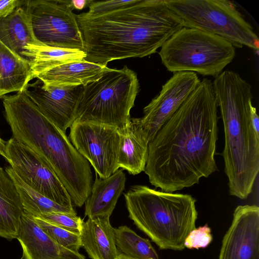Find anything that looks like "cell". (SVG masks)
<instances>
[{
  "label": "cell",
  "mask_w": 259,
  "mask_h": 259,
  "mask_svg": "<svg viewBox=\"0 0 259 259\" xmlns=\"http://www.w3.org/2000/svg\"><path fill=\"white\" fill-rule=\"evenodd\" d=\"M218 107L212 82L204 78L149 143L144 171L152 185L174 192L218 169Z\"/></svg>",
  "instance_id": "6da1fadb"
},
{
  "label": "cell",
  "mask_w": 259,
  "mask_h": 259,
  "mask_svg": "<svg viewBox=\"0 0 259 259\" xmlns=\"http://www.w3.org/2000/svg\"><path fill=\"white\" fill-rule=\"evenodd\" d=\"M87 61L107 66L115 60L142 58L156 52L184 27L165 0H139L102 15H76Z\"/></svg>",
  "instance_id": "7a4b0ae2"
},
{
  "label": "cell",
  "mask_w": 259,
  "mask_h": 259,
  "mask_svg": "<svg viewBox=\"0 0 259 259\" xmlns=\"http://www.w3.org/2000/svg\"><path fill=\"white\" fill-rule=\"evenodd\" d=\"M13 138L34 151L56 175L72 202L81 207L90 196L93 174L88 161L66 134L47 118L25 94L2 97Z\"/></svg>",
  "instance_id": "3957f363"
},
{
  "label": "cell",
  "mask_w": 259,
  "mask_h": 259,
  "mask_svg": "<svg viewBox=\"0 0 259 259\" xmlns=\"http://www.w3.org/2000/svg\"><path fill=\"white\" fill-rule=\"evenodd\" d=\"M224 134L222 155L230 194L247 198L259 171V136L250 118L251 85L237 72L225 70L212 82Z\"/></svg>",
  "instance_id": "277c9868"
},
{
  "label": "cell",
  "mask_w": 259,
  "mask_h": 259,
  "mask_svg": "<svg viewBox=\"0 0 259 259\" xmlns=\"http://www.w3.org/2000/svg\"><path fill=\"white\" fill-rule=\"evenodd\" d=\"M129 218L161 249L182 250L197 219L191 195L134 185L124 194Z\"/></svg>",
  "instance_id": "5b68a950"
},
{
  "label": "cell",
  "mask_w": 259,
  "mask_h": 259,
  "mask_svg": "<svg viewBox=\"0 0 259 259\" xmlns=\"http://www.w3.org/2000/svg\"><path fill=\"white\" fill-rule=\"evenodd\" d=\"M139 87L136 73L126 66L107 67L99 79L83 87L74 121L124 127L131 118Z\"/></svg>",
  "instance_id": "8992f818"
},
{
  "label": "cell",
  "mask_w": 259,
  "mask_h": 259,
  "mask_svg": "<svg viewBox=\"0 0 259 259\" xmlns=\"http://www.w3.org/2000/svg\"><path fill=\"white\" fill-rule=\"evenodd\" d=\"M228 40L199 29L184 27L161 47V62L171 72L189 71L215 78L235 56Z\"/></svg>",
  "instance_id": "52a82bcc"
},
{
  "label": "cell",
  "mask_w": 259,
  "mask_h": 259,
  "mask_svg": "<svg viewBox=\"0 0 259 259\" xmlns=\"http://www.w3.org/2000/svg\"><path fill=\"white\" fill-rule=\"evenodd\" d=\"M183 21L184 27L204 31L243 46L258 53L259 38L253 27L232 2L226 0H165Z\"/></svg>",
  "instance_id": "ba28073f"
},
{
  "label": "cell",
  "mask_w": 259,
  "mask_h": 259,
  "mask_svg": "<svg viewBox=\"0 0 259 259\" xmlns=\"http://www.w3.org/2000/svg\"><path fill=\"white\" fill-rule=\"evenodd\" d=\"M29 13L33 32L42 45L84 52L76 15L66 1H23Z\"/></svg>",
  "instance_id": "9c48e42d"
},
{
  "label": "cell",
  "mask_w": 259,
  "mask_h": 259,
  "mask_svg": "<svg viewBox=\"0 0 259 259\" xmlns=\"http://www.w3.org/2000/svg\"><path fill=\"white\" fill-rule=\"evenodd\" d=\"M69 139L77 151L93 167L96 175L106 179L119 169V134L116 127L74 121Z\"/></svg>",
  "instance_id": "30bf717a"
},
{
  "label": "cell",
  "mask_w": 259,
  "mask_h": 259,
  "mask_svg": "<svg viewBox=\"0 0 259 259\" xmlns=\"http://www.w3.org/2000/svg\"><path fill=\"white\" fill-rule=\"evenodd\" d=\"M6 152L7 161L22 181L53 201L73 208L62 182L34 151L12 137L6 142Z\"/></svg>",
  "instance_id": "8fae6325"
},
{
  "label": "cell",
  "mask_w": 259,
  "mask_h": 259,
  "mask_svg": "<svg viewBox=\"0 0 259 259\" xmlns=\"http://www.w3.org/2000/svg\"><path fill=\"white\" fill-rule=\"evenodd\" d=\"M197 74L189 71L174 73L162 86L159 94L144 107V116L131 118L149 142L173 115L199 83Z\"/></svg>",
  "instance_id": "7c38bea8"
},
{
  "label": "cell",
  "mask_w": 259,
  "mask_h": 259,
  "mask_svg": "<svg viewBox=\"0 0 259 259\" xmlns=\"http://www.w3.org/2000/svg\"><path fill=\"white\" fill-rule=\"evenodd\" d=\"M83 87L40 85L38 80L28 83L23 91L42 114L65 133L76 119Z\"/></svg>",
  "instance_id": "4fadbf2b"
},
{
  "label": "cell",
  "mask_w": 259,
  "mask_h": 259,
  "mask_svg": "<svg viewBox=\"0 0 259 259\" xmlns=\"http://www.w3.org/2000/svg\"><path fill=\"white\" fill-rule=\"evenodd\" d=\"M219 259H259V207L237 206L223 237Z\"/></svg>",
  "instance_id": "5bb4252c"
},
{
  "label": "cell",
  "mask_w": 259,
  "mask_h": 259,
  "mask_svg": "<svg viewBox=\"0 0 259 259\" xmlns=\"http://www.w3.org/2000/svg\"><path fill=\"white\" fill-rule=\"evenodd\" d=\"M24 259H85L79 252L65 248L54 241L33 217L24 213L16 238Z\"/></svg>",
  "instance_id": "9a60e30c"
},
{
  "label": "cell",
  "mask_w": 259,
  "mask_h": 259,
  "mask_svg": "<svg viewBox=\"0 0 259 259\" xmlns=\"http://www.w3.org/2000/svg\"><path fill=\"white\" fill-rule=\"evenodd\" d=\"M109 217L89 218L80 234L82 247L92 259H118L115 229Z\"/></svg>",
  "instance_id": "2e32d148"
},
{
  "label": "cell",
  "mask_w": 259,
  "mask_h": 259,
  "mask_svg": "<svg viewBox=\"0 0 259 259\" xmlns=\"http://www.w3.org/2000/svg\"><path fill=\"white\" fill-rule=\"evenodd\" d=\"M96 176L91 193L84 203V215L88 218L110 217L124 189L125 175L122 169H118L106 179Z\"/></svg>",
  "instance_id": "e0dca14e"
},
{
  "label": "cell",
  "mask_w": 259,
  "mask_h": 259,
  "mask_svg": "<svg viewBox=\"0 0 259 259\" xmlns=\"http://www.w3.org/2000/svg\"><path fill=\"white\" fill-rule=\"evenodd\" d=\"M107 67L83 60L58 66L35 77L45 85L84 87L99 79Z\"/></svg>",
  "instance_id": "ac0fdd59"
},
{
  "label": "cell",
  "mask_w": 259,
  "mask_h": 259,
  "mask_svg": "<svg viewBox=\"0 0 259 259\" xmlns=\"http://www.w3.org/2000/svg\"><path fill=\"white\" fill-rule=\"evenodd\" d=\"M120 139L118 166L136 175L144 171L148 154V141L141 130L131 119L118 128Z\"/></svg>",
  "instance_id": "d6986e66"
},
{
  "label": "cell",
  "mask_w": 259,
  "mask_h": 259,
  "mask_svg": "<svg viewBox=\"0 0 259 259\" xmlns=\"http://www.w3.org/2000/svg\"><path fill=\"white\" fill-rule=\"evenodd\" d=\"M0 40L25 60L23 53L25 46L28 44L41 45L35 37L31 16L23 5V1L22 5L11 14L0 19Z\"/></svg>",
  "instance_id": "ffe728a7"
},
{
  "label": "cell",
  "mask_w": 259,
  "mask_h": 259,
  "mask_svg": "<svg viewBox=\"0 0 259 259\" xmlns=\"http://www.w3.org/2000/svg\"><path fill=\"white\" fill-rule=\"evenodd\" d=\"M24 213L14 181L0 166V236L8 239L16 238Z\"/></svg>",
  "instance_id": "44dd1931"
},
{
  "label": "cell",
  "mask_w": 259,
  "mask_h": 259,
  "mask_svg": "<svg viewBox=\"0 0 259 259\" xmlns=\"http://www.w3.org/2000/svg\"><path fill=\"white\" fill-rule=\"evenodd\" d=\"M32 78L30 63L0 40V98L11 92L23 91Z\"/></svg>",
  "instance_id": "7402d4cb"
},
{
  "label": "cell",
  "mask_w": 259,
  "mask_h": 259,
  "mask_svg": "<svg viewBox=\"0 0 259 259\" xmlns=\"http://www.w3.org/2000/svg\"><path fill=\"white\" fill-rule=\"evenodd\" d=\"M23 56L30 63L32 78L58 66L84 60L85 53L77 50L28 44L24 47Z\"/></svg>",
  "instance_id": "603a6c76"
},
{
  "label": "cell",
  "mask_w": 259,
  "mask_h": 259,
  "mask_svg": "<svg viewBox=\"0 0 259 259\" xmlns=\"http://www.w3.org/2000/svg\"><path fill=\"white\" fill-rule=\"evenodd\" d=\"M5 170L15 184L25 213L34 218L51 212L76 214L73 208L61 205L30 187L16 175L11 166H7Z\"/></svg>",
  "instance_id": "cb8c5ba5"
},
{
  "label": "cell",
  "mask_w": 259,
  "mask_h": 259,
  "mask_svg": "<svg viewBox=\"0 0 259 259\" xmlns=\"http://www.w3.org/2000/svg\"><path fill=\"white\" fill-rule=\"evenodd\" d=\"M116 245L120 254L135 259H158L150 241L130 228L121 226L115 229Z\"/></svg>",
  "instance_id": "d4e9b609"
},
{
  "label": "cell",
  "mask_w": 259,
  "mask_h": 259,
  "mask_svg": "<svg viewBox=\"0 0 259 259\" xmlns=\"http://www.w3.org/2000/svg\"><path fill=\"white\" fill-rule=\"evenodd\" d=\"M34 219L41 229L57 243L69 250L78 252L81 247L79 235L53 225L41 219Z\"/></svg>",
  "instance_id": "484cf974"
},
{
  "label": "cell",
  "mask_w": 259,
  "mask_h": 259,
  "mask_svg": "<svg viewBox=\"0 0 259 259\" xmlns=\"http://www.w3.org/2000/svg\"><path fill=\"white\" fill-rule=\"evenodd\" d=\"M72 233L80 234L83 220L76 214L51 212L37 218Z\"/></svg>",
  "instance_id": "4316f807"
},
{
  "label": "cell",
  "mask_w": 259,
  "mask_h": 259,
  "mask_svg": "<svg viewBox=\"0 0 259 259\" xmlns=\"http://www.w3.org/2000/svg\"><path fill=\"white\" fill-rule=\"evenodd\" d=\"M139 0L92 1L89 6V11L85 14L89 16H98L125 8L135 4Z\"/></svg>",
  "instance_id": "83f0119b"
},
{
  "label": "cell",
  "mask_w": 259,
  "mask_h": 259,
  "mask_svg": "<svg viewBox=\"0 0 259 259\" xmlns=\"http://www.w3.org/2000/svg\"><path fill=\"white\" fill-rule=\"evenodd\" d=\"M211 229L207 224L195 228L190 232L185 239V247L189 249H199L207 247L212 241Z\"/></svg>",
  "instance_id": "f1b7e54d"
},
{
  "label": "cell",
  "mask_w": 259,
  "mask_h": 259,
  "mask_svg": "<svg viewBox=\"0 0 259 259\" xmlns=\"http://www.w3.org/2000/svg\"><path fill=\"white\" fill-rule=\"evenodd\" d=\"M22 3L18 0H0V19L9 15Z\"/></svg>",
  "instance_id": "f546056e"
},
{
  "label": "cell",
  "mask_w": 259,
  "mask_h": 259,
  "mask_svg": "<svg viewBox=\"0 0 259 259\" xmlns=\"http://www.w3.org/2000/svg\"><path fill=\"white\" fill-rule=\"evenodd\" d=\"M250 118L254 132L259 136V118L256 108L252 104L250 105Z\"/></svg>",
  "instance_id": "4dcf8cb0"
},
{
  "label": "cell",
  "mask_w": 259,
  "mask_h": 259,
  "mask_svg": "<svg viewBox=\"0 0 259 259\" xmlns=\"http://www.w3.org/2000/svg\"><path fill=\"white\" fill-rule=\"evenodd\" d=\"M68 6L73 10L74 9L82 10L87 5L89 6L92 0H73L66 1Z\"/></svg>",
  "instance_id": "1f68e13d"
},
{
  "label": "cell",
  "mask_w": 259,
  "mask_h": 259,
  "mask_svg": "<svg viewBox=\"0 0 259 259\" xmlns=\"http://www.w3.org/2000/svg\"><path fill=\"white\" fill-rule=\"evenodd\" d=\"M0 156H2L8 161V156L6 152V142L0 137Z\"/></svg>",
  "instance_id": "d6a6232c"
},
{
  "label": "cell",
  "mask_w": 259,
  "mask_h": 259,
  "mask_svg": "<svg viewBox=\"0 0 259 259\" xmlns=\"http://www.w3.org/2000/svg\"><path fill=\"white\" fill-rule=\"evenodd\" d=\"M118 259H135V258H131V257L126 256L125 255H124L122 254H120Z\"/></svg>",
  "instance_id": "836d02e7"
}]
</instances>
